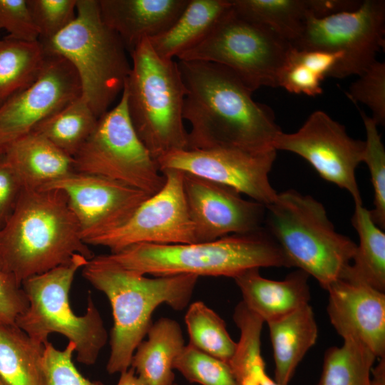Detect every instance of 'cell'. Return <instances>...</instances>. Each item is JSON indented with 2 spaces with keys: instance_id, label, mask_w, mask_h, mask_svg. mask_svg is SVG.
<instances>
[{
  "instance_id": "obj_1",
  "label": "cell",
  "mask_w": 385,
  "mask_h": 385,
  "mask_svg": "<svg viewBox=\"0 0 385 385\" xmlns=\"http://www.w3.org/2000/svg\"><path fill=\"white\" fill-rule=\"evenodd\" d=\"M178 63L186 88L183 115L190 125L188 150L274 148L273 140L282 131L274 112L255 101L252 92L235 73L207 61Z\"/></svg>"
},
{
  "instance_id": "obj_2",
  "label": "cell",
  "mask_w": 385,
  "mask_h": 385,
  "mask_svg": "<svg viewBox=\"0 0 385 385\" xmlns=\"http://www.w3.org/2000/svg\"><path fill=\"white\" fill-rule=\"evenodd\" d=\"M75 254L94 257L64 192L23 189L0 227V260L18 283L67 263Z\"/></svg>"
},
{
  "instance_id": "obj_3",
  "label": "cell",
  "mask_w": 385,
  "mask_h": 385,
  "mask_svg": "<svg viewBox=\"0 0 385 385\" xmlns=\"http://www.w3.org/2000/svg\"><path fill=\"white\" fill-rule=\"evenodd\" d=\"M82 274L106 295L111 305L113 326L106 365L111 374L130 367L136 348L153 324L155 309L162 304L175 310L185 308L198 279L192 274L146 277L120 267L106 255L89 260Z\"/></svg>"
},
{
  "instance_id": "obj_4",
  "label": "cell",
  "mask_w": 385,
  "mask_h": 385,
  "mask_svg": "<svg viewBox=\"0 0 385 385\" xmlns=\"http://www.w3.org/2000/svg\"><path fill=\"white\" fill-rule=\"evenodd\" d=\"M120 267L141 274H180L235 278L252 268L292 267L285 253L263 226L242 234L190 244H138L106 255Z\"/></svg>"
},
{
  "instance_id": "obj_5",
  "label": "cell",
  "mask_w": 385,
  "mask_h": 385,
  "mask_svg": "<svg viewBox=\"0 0 385 385\" xmlns=\"http://www.w3.org/2000/svg\"><path fill=\"white\" fill-rule=\"evenodd\" d=\"M130 56L131 68L123 88L138 137L156 161L188 150L183 115L186 88L178 61L158 55L149 39Z\"/></svg>"
},
{
  "instance_id": "obj_6",
  "label": "cell",
  "mask_w": 385,
  "mask_h": 385,
  "mask_svg": "<svg viewBox=\"0 0 385 385\" xmlns=\"http://www.w3.org/2000/svg\"><path fill=\"white\" fill-rule=\"evenodd\" d=\"M264 227L292 267L325 290L341 277L356 250L354 242L335 230L321 202L294 190L277 193L266 206Z\"/></svg>"
},
{
  "instance_id": "obj_7",
  "label": "cell",
  "mask_w": 385,
  "mask_h": 385,
  "mask_svg": "<svg viewBox=\"0 0 385 385\" xmlns=\"http://www.w3.org/2000/svg\"><path fill=\"white\" fill-rule=\"evenodd\" d=\"M40 43L46 53L61 56L73 66L81 96L98 118L108 111L123 90L131 63L121 40L103 21L98 0H77L73 21Z\"/></svg>"
},
{
  "instance_id": "obj_8",
  "label": "cell",
  "mask_w": 385,
  "mask_h": 385,
  "mask_svg": "<svg viewBox=\"0 0 385 385\" xmlns=\"http://www.w3.org/2000/svg\"><path fill=\"white\" fill-rule=\"evenodd\" d=\"M88 260L75 254L66 264L32 276L21 284L28 308L15 324L35 342L44 345L50 334L56 332L74 343L78 362L93 365L106 345L108 334L91 293L86 313L76 315L69 302V292L76 272Z\"/></svg>"
},
{
  "instance_id": "obj_9",
  "label": "cell",
  "mask_w": 385,
  "mask_h": 385,
  "mask_svg": "<svg viewBox=\"0 0 385 385\" xmlns=\"http://www.w3.org/2000/svg\"><path fill=\"white\" fill-rule=\"evenodd\" d=\"M292 48L272 29L242 16L231 5L210 34L178 59L225 66L253 93L262 86L278 87Z\"/></svg>"
},
{
  "instance_id": "obj_10",
  "label": "cell",
  "mask_w": 385,
  "mask_h": 385,
  "mask_svg": "<svg viewBox=\"0 0 385 385\" xmlns=\"http://www.w3.org/2000/svg\"><path fill=\"white\" fill-rule=\"evenodd\" d=\"M73 159L75 172L103 176L150 195L158 192L165 180L134 129L124 88L117 105L98 119Z\"/></svg>"
},
{
  "instance_id": "obj_11",
  "label": "cell",
  "mask_w": 385,
  "mask_h": 385,
  "mask_svg": "<svg viewBox=\"0 0 385 385\" xmlns=\"http://www.w3.org/2000/svg\"><path fill=\"white\" fill-rule=\"evenodd\" d=\"M385 1H362L356 10L324 18H307L299 38L292 44L298 50L342 52L327 77L361 76L385 45Z\"/></svg>"
},
{
  "instance_id": "obj_12",
  "label": "cell",
  "mask_w": 385,
  "mask_h": 385,
  "mask_svg": "<svg viewBox=\"0 0 385 385\" xmlns=\"http://www.w3.org/2000/svg\"><path fill=\"white\" fill-rule=\"evenodd\" d=\"M165 183L144 200L117 228L94 237L87 245L118 252L138 244L177 245L197 242L183 190V173L165 170Z\"/></svg>"
},
{
  "instance_id": "obj_13",
  "label": "cell",
  "mask_w": 385,
  "mask_h": 385,
  "mask_svg": "<svg viewBox=\"0 0 385 385\" xmlns=\"http://www.w3.org/2000/svg\"><path fill=\"white\" fill-rule=\"evenodd\" d=\"M272 146L301 156L323 179L348 191L354 204H362L356 169L363 162L365 142L351 138L325 112H313L295 133L280 131Z\"/></svg>"
},
{
  "instance_id": "obj_14",
  "label": "cell",
  "mask_w": 385,
  "mask_h": 385,
  "mask_svg": "<svg viewBox=\"0 0 385 385\" xmlns=\"http://www.w3.org/2000/svg\"><path fill=\"white\" fill-rule=\"evenodd\" d=\"M277 150L252 151L237 148L183 150L158 160L160 172L178 170L228 186L265 206L278 192L272 188L269 174Z\"/></svg>"
},
{
  "instance_id": "obj_15",
  "label": "cell",
  "mask_w": 385,
  "mask_h": 385,
  "mask_svg": "<svg viewBox=\"0 0 385 385\" xmlns=\"http://www.w3.org/2000/svg\"><path fill=\"white\" fill-rule=\"evenodd\" d=\"M46 54L37 78L0 107V153L40 122L81 96L78 76L63 57Z\"/></svg>"
},
{
  "instance_id": "obj_16",
  "label": "cell",
  "mask_w": 385,
  "mask_h": 385,
  "mask_svg": "<svg viewBox=\"0 0 385 385\" xmlns=\"http://www.w3.org/2000/svg\"><path fill=\"white\" fill-rule=\"evenodd\" d=\"M41 189H57L64 192L86 244L121 225L150 196L110 178L78 172Z\"/></svg>"
},
{
  "instance_id": "obj_17",
  "label": "cell",
  "mask_w": 385,
  "mask_h": 385,
  "mask_svg": "<svg viewBox=\"0 0 385 385\" xmlns=\"http://www.w3.org/2000/svg\"><path fill=\"white\" fill-rule=\"evenodd\" d=\"M183 190L197 242L247 233L264 226L266 206L242 198L232 188L183 173Z\"/></svg>"
},
{
  "instance_id": "obj_18",
  "label": "cell",
  "mask_w": 385,
  "mask_h": 385,
  "mask_svg": "<svg viewBox=\"0 0 385 385\" xmlns=\"http://www.w3.org/2000/svg\"><path fill=\"white\" fill-rule=\"evenodd\" d=\"M327 314L338 334L385 357V294L353 279L339 277L327 289Z\"/></svg>"
},
{
  "instance_id": "obj_19",
  "label": "cell",
  "mask_w": 385,
  "mask_h": 385,
  "mask_svg": "<svg viewBox=\"0 0 385 385\" xmlns=\"http://www.w3.org/2000/svg\"><path fill=\"white\" fill-rule=\"evenodd\" d=\"M189 0H98L105 24L132 53L145 39L168 30L181 14Z\"/></svg>"
},
{
  "instance_id": "obj_20",
  "label": "cell",
  "mask_w": 385,
  "mask_h": 385,
  "mask_svg": "<svg viewBox=\"0 0 385 385\" xmlns=\"http://www.w3.org/2000/svg\"><path fill=\"white\" fill-rule=\"evenodd\" d=\"M309 277L297 269L282 280H272L262 277L259 268H252L233 279L241 291L244 304L268 323L309 304Z\"/></svg>"
},
{
  "instance_id": "obj_21",
  "label": "cell",
  "mask_w": 385,
  "mask_h": 385,
  "mask_svg": "<svg viewBox=\"0 0 385 385\" xmlns=\"http://www.w3.org/2000/svg\"><path fill=\"white\" fill-rule=\"evenodd\" d=\"M3 153L23 189L38 190L75 172L71 156L34 132L13 141Z\"/></svg>"
},
{
  "instance_id": "obj_22",
  "label": "cell",
  "mask_w": 385,
  "mask_h": 385,
  "mask_svg": "<svg viewBox=\"0 0 385 385\" xmlns=\"http://www.w3.org/2000/svg\"><path fill=\"white\" fill-rule=\"evenodd\" d=\"M267 324L273 349L274 381L280 385H288L318 337L313 309L308 304Z\"/></svg>"
},
{
  "instance_id": "obj_23",
  "label": "cell",
  "mask_w": 385,
  "mask_h": 385,
  "mask_svg": "<svg viewBox=\"0 0 385 385\" xmlns=\"http://www.w3.org/2000/svg\"><path fill=\"white\" fill-rule=\"evenodd\" d=\"M136 348L130 362L146 385H172L173 363L185 347L180 324L170 318H160L152 324Z\"/></svg>"
},
{
  "instance_id": "obj_24",
  "label": "cell",
  "mask_w": 385,
  "mask_h": 385,
  "mask_svg": "<svg viewBox=\"0 0 385 385\" xmlns=\"http://www.w3.org/2000/svg\"><path fill=\"white\" fill-rule=\"evenodd\" d=\"M230 0H189L164 33L149 39L160 57L175 60L200 43L231 7Z\"/></svg>"
},
{
  "instance_id": "obj_25",
  "label": "cell",
  "mask_w": 385,
  "mask_h": 385,
  "mask_svg": "<svg viewBox=\"0 0 385 385\" xmlns=\"http://www.w3.org/2000/svg\"><path fill=\"white\" fill-rule=\"evenodd\" d=\"M351 222L359 244L349 265L340 277L365 283L385 291V233L372 220L370 211L362 204H354Z\"/></svg>"
},
{
  "instance_id": "obj_26",
  "label": "cell",
  "mask_w": 385,
  "mask_h": 385,
  "mask_svg": "<svg viewBox=\"0 0 385 385\" xmlns=\"http://www.w3.org/2000/svg\"><path fill=\"white\" fill-rule=\"evenodd\" d=\"M43 349L15 324H0V376L9 385H46Z\"/></svg>"
},
{
  "instance_id": "obj_27",
  "label": "cell",
  "mask_w": 385,
  "mask_h": 385,
  "mask_svg": "<svg viewBox=\"0 0 385 385\" xmlns=\"http://www.w3.org/2000/svg\"><path fill=\"white\" fill-rule=\"evenodd\" d=\"M46 57L39 41L0 40V107L37 78Z\"/></svg>"
},
{
  "instance_id": "obj_28",
  "label": "cell",
  "mask_w": 385,
  "mask_h": 385,
  "mask_svg": "<svg viewBox=\"0 0 385 385\" xmlns=\"http://www.w3.org/2000/svg\"><path fill=\"white\" fill-rule=\"evenodd\" d=\"M98 118L81 96L36 125L41 135L72 158L94 130Z\"/></svg>"
},
{
  "instance_id": "obj_29",
  "label": "cell",
  "mask_w": 385,
  "mask_h": 385,
  "mask_svg": "<svg viewBox=\"0 0 385 385\" xmlns=\"http://www.w3.org/2000/svg\"><path fill=\"white\" fill-rule=\"evenodd\" d=\"M242 16L264 24L291 44L301 36L308 17L306 0H230Z\"/></svg>"
},
{
  "instance_id": "obj_30",
  "label": "cell",
  "mask_w": 385,
  "mask_h": 385,
  "mask_svg": "<svg viewBox=\"0 0 385 385\" xmlns=\"http://www.w3.org/2000/svg\"><path fill=\"white\" fill-rule=\"evenodd\" d=\"M343 341L342 346L326 351L316 385H372L371 369L376 357L357 342Z\"/></svg>"
},
{
  "instance_id": "obj_31",
  "label": "cell",
  "mask_w": 385,
  "mask_h": 385,
  "mask_svg": "<svg viewBox=\"0 0 385 385\" xmlns=\"http://www.w3.org/2000/svg\"><path fill=\"white\" fill-rule=\"evenodd\" d=\"M189 344L229 363L237 343L234 342L224 320L202 302L192 303L185 315Z\"/></svg>"
},
{
  "instance_id": "obj_32",
  "label": "cell",
  "mask_w": 385,
  "mask_h": 385,
  "mask_svg": "<svg viewBox=\"0 0 385 385\" xmlns=\"http://www.w3.org/2000/svg\"><path fill=\"white\" fill-rule=\"evenodd\" d=\"M173 369L188 381L201 385H240L228 362L207 354L190 344L175 359Z\"/></svg>"
},
{
  "instance_id": "obj_33",
  "label": "cell",
  "mask_w": 385,
  "mask_h": 385,
  "mask_svg": "<svg viewBox=\"0 0 385 385\" xmlns=\"http://www.w3.org/2000/svg\"><path fill=\"white\" fill-rule=\"evenodd\" d=\"M366 138L363 162L367 165L374 188L373 210H369L374 223L385 228V149L377 125L371 117L361 112Z\"/></svg>"
},
{
  "instance_id": "obj_34",
  "label": "cell",
  "mask_w": 385,
  "mask_h": 385,
  "mask_svg": "<svg viewBox=\"0 0 385 385\" xmlns=\"http://www.w3.org/2000/svg\"><path fill=\"white\" fill-rule=\"evenodd\" d=\"M354 81L349 89L348 97L354 102L365 104L372 111L376 125L385 123V63L374 61Z\"/></svg>"
},
{
  "instance_id": "obj_35",
  "label": "cell",
  "mask_w": 385,
  "mask_h": 385,
  "mask_svg": "<svg viewBox=\"0 0 385 385\" xmlns=\"http://www.w3.org/2000/svg\"><path fill=\"white\" fill-rule=\"evenodd\" d=\"M76 4L77 0H27L39 42L51 39L73 21Z\"/></svg>"
},
{
  "instance_id": "obj_36",
  "label": "cell",
  "mask_w": 385,
  "mask_h": 385,
  "mask_svg": "<svg viewBox=\"0 0 385 385\" xmlns=\"http://www.w3.org/2000/svg\"><path fill=\"white\" fill-rule=\"evenodd\" d=\"M75 344L69 342L63 350L56 349L47 342L44 344L43 366L46 385H104L100 381L84 377L73 362Z\"/></svg>"
},
{
  "instance_id": "obj_37",
  "label": "cell",
  "mask_w": 385,
  "mask_h": 385,
  "mask_svg": "<svg viewBox=\"0 0 385 385\" xmlns=\"http://www.w3.org/2000/svg\"><path fill=\"white\" fill-rule=\"evenodd\" d=\"M7 37L21 41H38L39 34L27 0H0V29Z\"/></svg>"
},
{
  "instance_id": "obj_38",
  "label": "cell",
  "mask_w": 385,
  "mask_h": 385,
  "mask_svg": "<svg viewBox=\"0 0 385 385\" xmlns=\"http://www.w3.org/2000/svg\"><path fill=\"white\" fill-rule=\"evenodd\" d=\"M29 307L27 297L0 260V324H13Z\"/></svg>"
},
{
  "instance_id": "obj_39",
  "label": "cell",
  "mask_w": 385,
  "mask_h": 385,
  "mask_svg": "<svg viewBox=\"0 0 385 385\" xmlns=\"http://www.w3.org/2000/svg\"><path fill=\"white\" fill-rule=\"evenodd\" d=\"M323 80L306 66L287 56L278 76V87L290 93L315 96L322 93L321 83Z\"/></svg>"
},
{
  "instance_id": "obj_40",
  "label": "cell",
  "mask_w": 385,
  "mask_h": 385,
  "mask_svg": "<svg viewBox=\"0 0 385 385\" xmlns=\"http://www.w3.org/2000/svg\"><path fill=\"white\" fill-rule=\"evenodd\" d=\"M23 190L16 173L0 153V227L11 215Z\"/></svg>"
},
{
  "instance_id": "obj_41",
  "label": "cell",
  "mask_w": 385,
  "mask_h": 385,
  "mask_svg": "<svg viewBox=\"0 0 385 385\" xmlns=\"http://www.w3.org/2000/svg\"><path fill=\"white\" fill-rule=\"evenodd\" d=\"M343 57L342 52L298 50L292 46L288 58L299 62L324 78Z\"/></svg>"
},
{
  "instance_id": "obj_42",
  "label": "cell",
  "mask_w": 385,
  "mask_h": 385,
  "mask_svg": "<svg viewBox=\"0 0 385 385\" xmlns=\"http://www.w3.org/2000/svg\"><path fill=\"white\" fill-rule=\"evenodd\" d=\"M308 16L324 18L336 14L358 9L362 1L356 0H306Z\"/></svg>"
},
{
  "instance_id": "obj_43",
  "label": "cell",
  "mask_w": 385,
  "mask_h": 385,
  "mask_svg": "<svg viewBox=\"0 0 385 385\" xmlns=\"http://www.w3.org/2000/svg\"><path fill=\"white\" fill-rule=\"evenodd\" d=\"M245 382H254L257 385H280L267 374L263 358L256 361L249 367Z\"/></svg>"
},
{
  "instance_id": "obj_44",
  "label": "cell",
  "mask_w": 385,
  "mask_h": 385,
  "mask_svg": "<svg viewBox=\"0 0 385 385\" xmlns=\"http://www.w3.org/2000/svg\"><path fill=\"white\" fill-rule=\"evenodd\" d=\"M120 374L117 385H146L131 367Z\"/></svg>"
},
{
  "instance_id": "obj_45",
  "label": "cell",
  "mask_w": 385,
  "mask_h": 385,
  "mask_svg": "<svg viewBox=\"0 0 385 385\" xmlns=\"http://www.w3.org/2000/svg\"><path fill=\"white\" fill-rule=\"evenodd\" d=\"M372 385H385V357L380 361L375 368L371 369Z\"/></svg>"
},
{
  "instance_id": "obj_46",
  "label": "cell",
  "mask_w": 385,
  "mask_h": 385,
  "mask_svg": "<svg viewBox=\"0 0 385 385\" xmlns=\"http://www.w3.org/2000/svg\"><path fill=\"white\" fill-rule=\"evenodd\" d=\"M0 385H9L1 376H0Z\"/></svg>"
},
{
  "instance_id": "obj_47",
  "label": "cell",
  "mask_w": 385,
  "mask_h": 385,
  "mask_svg": "<svg viewBox=\"0 0 385 385\" xmlns=\"http://www.w3.org/2000/svg\"><path fill=\"white\" fill-rule=\"evenodd\" d=\"M172 385H177V384H175L173 383Z\"/></svg>"
}]
</instances>
